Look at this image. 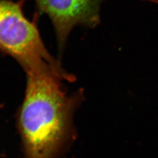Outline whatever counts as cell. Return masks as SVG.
I'll return each instance as SVG.
<instances>
[{
	"label": "cell",
	"instance_id": "277c9868",
	"mask_svg": "<svg viewBox=\"0 0 158 158\" xmlns=\"http://www.w3.org/2000/svg\"><path fill=\"white\" fill-rule=\"evenodd\" d=\"M151 2L153 3H155L158 4V0H151Z\"/></svg>",
	"mask_w": 158,
	"mask_h": 158
},
{
	"label": "cell",
	"instance_id": "7a4b0ae2",
	"mask_svg": "<svg viewBox=\"0 0 158 158\" xmlns=\"http://www.w3.org/2000/svg\"><path fill=\"white\" fill-rule=\"evenodd\" d=\"M26 0H0V51L19 63L26 73L51 76L72 81L61 64L48 51L37 27L38 16L32 21L25 16Z\"/></svg>",
	"mask_w": 158,
	"mask_h": 158
},
{
	"label": "cell",
	"instance_id": "6da1fadb",
	"mask_svg": "<svg viewBox=\"0 0 158 158\" xmlns=\"http://www.w3.org/2000/svg\"><path fill=\"white\" fill-rule=\"evenodd\" d=\"M27 74L18 117L23 158H56L73 135V116L82 91L68 95L60 79Z\"/></svg>",
	"mask_w": 158,
	"mask_h": 158
},
{
	"label": "cell",
	"instance_id": "3957f363",
	"mask_svg": "<svg viewBox=\"0 0 158 158\" xmlns=\"http://www.w3.org/2000/svg\"><path fill=\"white\" fill-rule=\"evenodd\" d=\"M106 0H35L38 17L45 14L53 26L61 50L77 26L94 28L101 21V8Z\"/></svg>",
	"mask_w": 158,
	"mask_h": 158
}]
</instances>
